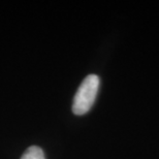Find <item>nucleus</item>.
I'll list each match as a JSON object with an SVG mask.
<instances>
[{"instance_id":"f257e3e1","label":"nucleus","mask_w":159,"mask_h":159,"mask_svg":"<svg viewBox=\"0 0 159 159\" xmlns=\"http://www.w3.org/2000/svg\"><path fill=\"white\" fill-rule=\"evenodd\" d=\"M99 83L96 75H89L84 79L74 98L72 112L75 115L81 116L89 112L97 96Z\"/></svg>"},{"instance_id":"f03ea898","label":"nucleus","mask_w":159,"mask_h":159,"mask_svg":"<svg viewBox=\"0 0 159 159\" xmlns=\"http://www.w3.org/2000/svg\"><path fill=\"white\" fill-rule=\"evenodd\" d=\"M21 159H46L43 151L37 146H31L24 152Z\"/></svg>"}]
</instances>
